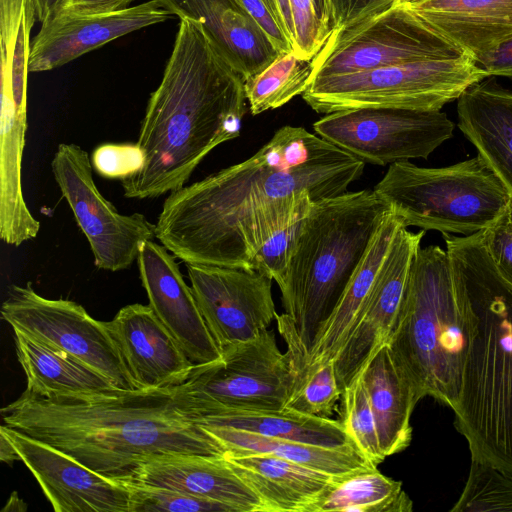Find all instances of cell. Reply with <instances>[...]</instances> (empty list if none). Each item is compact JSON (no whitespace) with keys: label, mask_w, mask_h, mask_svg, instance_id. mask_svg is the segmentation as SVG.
Segmentation results:
<instances>
[{"label":"cell","mask_w":512,"mask_h":512,"mask_svg":"<svg viewBox=\"0 0 512 512\" xmlns=\"http://www.w3.org/2000/svg\"><path fill=\"white\" fill-rule=\"evenodd\" d=\"M365 163L285 125L254 155L165 199L155 237L186 264L252 268L261 246L314 201L335 197Z\"/></svg>","instance_id":"6da1fadb"},{"label":"cell","mask_w":512,"mask_h":512,"mask_svg":"<svg viewBox=\"0 0 512 512\" xmlns=\"http://www.w3.org/2000/svg\"><path fill=\"white\" fill-rule=\"evenodd\" d=\"M1 414L5 426L120 482L131 480L141 462L157 456L224 455L180 408L172 387L59 395L25 390Z\"/></svg>","instance_id":"7a4b0ae2"},{"label":"cell","mask_w":512,"mask_h":512,"mask_svg":"<svg viewBox=\"0 0 512 512\" xmlns=\"http://www.w3.org/2000/svg\"><path fill=\"white\" fill-rule=\"evenodd\" d=\"M246 101L242 77L216 50L203 27L181 19L136 142L144 164L121 181L124 196L156 198L185 186L214 148L240 135Z\"/></svg>","instance_id":"3957f363"},{"label":"cell","mask_w":512,"mask_h":512,"mask_svg":"<svg viewBox=\"0 0 512 512\" xmlns=\"http://www.w3.org/2000/svg\"><path fill=\"white\" fill-rule=\"evenodd\" d=\"M450 265L477 316L464 367L454 425L471 458L512 475V290L499 274L480 232L442 233Z\"/></svg>","instance_id":"277c9868"},{"label":"cell","mask_w":512,"mask_h":512,"mask_svg":"<svg viewBox=\"0 0 512 512\" xmlns=\"http://www.w3.org/2000/svg\"><path fill=\"white\" fill-rule=\"evenodd\" d=\"M477 332V316L446 250L419 248L388 347L416 402L429 396L453 409Z\"/></svg>","instance_id":"5b68a950"},{"label":"cell","mask_w":512,"mask_h":512,"mask_svg":"<svg viewBox=\"0 0 512 512\" xmlns=\"http://www.w3.org/2000/svg\"><path fill=\"white\" fill-rule=\"evenodd\" d=\"M390 212L374 189L312 203L280 287L284 313L307 350Z\"/></svg>","instance_id":"8992f818"},{"label":"cell","mask_w":512,"mask_h":512,"mask_svg":"<svg viewBox=\"0 0 512 512\" xmlns=\"http://www.w3.org/2000/svg\"><path fill=\"white\" fill-rule=\"evenodd\" d=\"M374 191L403 226L464 236L491 226L512 197L478 154L441 168L392 163Z\"/></svg>","instance_id":"52a82bcc"},{"label":"cell","mask_w":512,"mask_h":512,"mask_svg":"<svg viewBox=\"0 0 512 512\" xmlns=\"http://www.w3.org/2000/svg\"><path fill=\"white\" fill-rule=\"evenodd\" d=\"M486 77L463 55L319 77L302 97L322 114L359 108L438 111Z\"/></svg>","instance_id":"ba28073f"},{"label":"cell","mask_w":512,"mask_h":512,"mask_svg":"<svg viewBox=\"0 0 512 512\" xmlns=\"http://www.w3.org/2000/svg\"><path fill=\"white\" fill-rule=\"evenodd\" d=\"M294 368L271 330L221 350L212 362L194 364L172 387L180 408L192 419L228 410H282L292 392Z\"/></svg>","instance_id":"9c48e42d"},{"label":"cell","mask_w":512,"mask_h":512,"mask_svg":"<svg viewBox=\"0 0 512 512\" xmlns=\"http://www.w3.org/2000/svg\"><path fill=\"white\" fill-rule=\"evenodd\" d=\"M465 55L403 3L331 31L311 60L313 79ZM467 56V55H466Z\"/></svg>","instance_id":"30bf717a"},{"label":"cell","mask_w":512,"mask_h":512,"mask_svg":"<svg viewBox=\"0 0 512 512\" xmlns=\"http://www.w3.org/2000/svg\"><path fill=\"white\" fill-rule=\"evenodd\" d=\"M1 317L12 329L92 368L117 389H137L107 322L94 319L80 304L45 298L28 282L11 287Z\"/></svg>","instance_id":"8fae6325"},{"label":"cell","mask_w":512,"mask_h":512,"mask_svg":"<svg viewBox=\"0 0 512 512\" xmlns=\"http://www.w3.org/2000/svg\"><path fill=\"white\" fill-rule=\"evenodd\" d=\"M313 129L364 163L385 166L427 159L452 137L454 123L441 110L359 108L325 114Z\"/></svg>","instance_id":"7c38bea8"},{"label":"cell","mask_w":512,"mask_h":512,"mask_svg":"<svg viewBox=\"0 0 512 512\" xmlns=\"http://www.w3.org/2000/svg\"><path fill=\"white\" fill-rule=\"evenodd\" d=\"M52 173L86 236L99 269H127L137 260L142 242L153 240L155 224L141 213L121 214L98 190L92 163L85 150L73 143L58 145Z\"/></svg>","instance_id":"4fadbf2b"},{"label":"cell","mask_w":512,"mask_h":512,"mask_svg":"<svg viewBox=\"0 0 512 512\" xmlns=\"http://www.w3.org/2000/svg\"><path fill=\"white\" fill-rule=\"evenodd\" d=\"M191 289L220 350L268 329L277 313L273 279L256 268L187 264Z\"/></svg>","instance_id":"5bb4252c"},{"label":"cell","mask_w":512,"mask_h":512,"mask_svg":"<svg viewBox=\"0 0 512 512\" xmlns=\"http://www.w3.org/2000/svg\"><path fill=\"white\" fill-rule=\"evenodd\" d=\"M424 234L423 229L414 233L403 225L399 228L361 319L333 359L342 393L359 377L368 361L389 344Z\"/></svg>","instance_id":"9a60e30c"},{"label":"cell","mask_w":512,"mask_h":512,"mask_svg":"<svg viewBox=\"0 0 512 512\" xmlns=\"http://www.w3.org/2000/svg\"><path fill=\"white\" fill-rule=\"evenodd\" d=\"M56 512H129L130 489L58 449L5 425L0 427Z\"/></svg>","instance_id":"2e32d148"},{"label":"cell","mask_w":512,"mask_h":512,"mask_svg":"<svg viewBox=\"0 0 512 512\" xmlns=\"http://www.w3.org/2000/svg\"><path fill=\"white\" fill-rule=\"evenodd\" d=\"M137 263L149 306L194 364L217 360L221 350L174 257L163 245L141 243Z\"/></svg>","instance_id":"e0dca14e"},{"label":"cell","mask_w":512,"mask_h":512,"mask_svg":"<svg viewBox=\"0 0 512 512\" xmlns=\"http://www.w3.org/2000/svg\"><path fill=\"white\" fill-rule=\"evenodd\" d=\"M172 16L157 0L110 13H61L41 23L30 47L29 72L60 67L112 40Z\"/></svg>","instance_id":"ac0fdd59"},{"label":"cell","mask_w":512,"mask_h":512,"mask_svg":"<svg viewBox=\"0 0 512 512\" xmlns=\"http://www.w3.org/2000/svg\"><path fill=\"white\" fill-rule=\"evenodd\" d=\"M107 324L137 389L173 387L194 365L149 305H127Z\"/></svg>","instance_id":"d6986e66"},{"label":"cell","mask_w":512,"mask_h":512,"mask_svg":"<svg viewBox=\"0 0 512 512\" xmlns=\"http://www.w3.org/2000/svg\"><path fill=\"white\" fill-rule=\"evenodd\" d=\"M157 1L180 20L198 22L216 50L244 82L262 72L280 55L237 0Z\"/></svg>","instance_id":"ffe728a7"},{"label":"cell","mask_w":512,"mask_h":512,"mask_svg":"<svg viewBox=\"0 0 512 512\" xmlns=\"http://www.w3.org/2000/svg\"><path fill=\"white\" fill-rule=\"evenodd\" d=\"M126 482L169 488L218 501L237 512H261L259 498L224 455L157 456L141 462L133 478Z\"/></svg>","instance_id":"44dd1931"},{"label":"cell","mask_w":512,"mask_h":512,"mask_svg":"<svg viewBox=\"0 0 512 512\" xmlns=\"http://www.w3.org/2000/svg\"><path fill=\"white\" fill-rule=\"evenodd\" d=\"M476 61L512 36V0H401Z\"/></svg>","instance_id":"7402d4cb"},{"label":"cell","mask_w":512,"mask_h":512,"mask_svg":"<svg viewBox=\"0 0 512 512\" xmlns=\"http://www.w3.org/2000/svg\"><path fill=\"white\" fill-rule=\"evenodd\" d=\"M457 114L461 132L512 196V91L482 80L458 98Z\"/></svg>","instance_id":"603a6c76"},{"label":"cell","mask_w":512,"mask_h":512,"mask_svg":"<svg viewBox=\"0 0 512 512\" xmlns=\"http://www.w3.org/2000/svg\"><path fill=\"white\" fill-rule=\"evenodd\" d=\"M391 211L380 224L337 306L305 352L308 365L333 360L361 319L380 269L402 226Z\"/></svg>","instance_id":"cb8c5ba5"},{"label":"cell","mask_w":512,"mask_h":512,"mask_svg":"<svg viewBox=\"0 0 512 512\" xmlns=\"http://www.w3.org/2000/svg\"><path fill=\"white\" fill-rule=\"evenodd\" d=\"M254 491L261 512H307L334 475L267 454H224Z\"/></svg>","instance_id":"d4e9b609"},{"label":"cell","mask_w":512,"mask_h":512,"mask_svg":"<svg viewBox=\"0 0 512 512\" xmlns=\"http://www.w3.org/2000/svg\"><path fill=\"white\" fill-rule=\"evenodd\" d=\"M359 377L376 420L383 457L405 450L412 439L410 419L417 402L388 345L368 361Z\"/></svg>","instance_id":"484cf974"},{"label":"cell","mask_w":512,"mask_h":512,"mask_svg":"<svg viewBox=\"0 0 512 512\" xmlns=\"http://www.w3.org/2000/svg\"><path fill=\"white\" fill-rule=\"evenodd\" d=\"M199 425L218 442L224 454L228 455L267 454L334 476L376 467L352 445L339 448L323 447L267 437L226 426Z\"/></svg>","instance_id":"4316f807"},{"label":"cell","mask_w":512,"mask_h":512,"mask_svg":"<svg viewBox=\"0 0 512 512\" xmlns=\"http://www.w3.org/2000/svg\"><path fill=\"white\" fill-rule=\"evenodd\" d=\"M27 388L40 395L91 394L117 389L107 378L68 354L13 329Z\"/></svg>","instance_id":"83f0119b"},{"label":"cell","mask_w":512,"mask_h":512,"mask_svg":"<svg viewBox=\"0 0 512 512\" xmlns=\"http://www.w3.org/2000/svg\"><path fill=\"white\" fill-rule=\"evenodd\" d=\"M199 424L216 425L305 444L339 448L355 446L342 421L282 410H228L214 416L194 419Z\"/></svg>","instance_id":"f1b7e54d"},{"label":"cell","mask_w":512,"mask_h":512,"mask_svg":"<svg viewBox=\"0 0 512 512\" xmlns=\"http://www.w3.org/2000/svg\"><path fill=\"white\" fill-rule=\"evenodd\" d=\"M413 503L402 488L377 470L363 468L333 476L307 512H411Z\"/></svg>","instance_id":"f546056e"},{"label":"cell","mask_w":512,"mask_h":512,"mask_svg":"<svg viewBox=\"0 0 512 512\" xmlns=\"http://www.w3.org/2000/svg\"><path fill=\"white\" fill-rule=\"evenodd\" d=\"M276 321L278 331L287 344L295 373L294 386L284 408L330 417L342 396L334 360L308 365L305 360L306 347L292 318L286 313L277 314Z\"/></svg>","instance_id":"4dcf8cb0"},{"label":"cell","mask_w":512,"mask_h":512,"mask_svg":"<svg viewBox=\"0 0 512 512\" xmlns=\"http://www.w3.org/2000/svg\"><path fill=\"white\" fill-rule=\"evenodd\" d=\"M312 62L293 52L280 55L262 72L244 82L245 94L253 115L279 108L307 89Z\"/></svg>","instance_id":"1f68e13d"},{"label":"cell","mask_w":512,"mask_h":512,"mask_svg":"<svg viewBox=\"0 0 512 512\" xmlns=\"http://www.w3.org/2000/svg\"><path fill=\"white\" fill-rule=\"evenodd\" d=\"M452 512H512V475L471 458L464 489Z\"/></svg>","instance_id":"d6a6232c"},{"label":"cell","mask_w":512,"mask_h":512,"mask_svg":"<svg viewBox=\"0 0 512 512\" xmlns=\"http://www.w3.org/2000/svg\"><path fill=\"white\" fill-rule=\"evenodd\" d=\"M342 397L344 428L355 447L377 467L385 458L380 448L376 420L360 377L344 389Z\"/></svg>","instance_id":"836d02e7"},{"label":"cell","mask_w":512,"mask_h":512,"mask_svg":"<svg viewBox=\"0 0 512 512\" xmlns=\"http://www.w3.org/2000/svg\"><path fill=\"white\" fill-rule=\"evenodd\" d=\"M130 489L129 512H237L233 507L177 490L124 482Z\"/></svg>","instance_id":"e575fe53"},{"label":"cell","mask_w":512,"mask_h":512,"mask_svg":"<svg viewBox=\"0 0 512 512\" xmlns=\"http://www.w3.org/2000/svg\"><path fill=\"white\" fill-rule=\"evenodd\" d=\"M309 209L296 215L270 236L252 260V268L268 274L279 288L285 281L289 262Z\"/></svg>","instance_id":"d590c367"},{"label":"cell","mask_w":512,"mask_h":512,"mask_svg":"<svg viewBox=\"0 0 512 512\" xmlns=\"http://www.w3.org/2000/svg\"><path fill=\"white\" fill-rule=\"evenodd\" d=\"M91 163L100 176L122 181L142 168L144 155L137 143H105L93 150Z\"/></svg>","instance_id":"8d00e7d4"},{"label":"cell","mask_w":512,"mask_h":512,"mask_svg":"<svg viewBox=\"0 0 512 512\" xmlns=\"http://www.w3.org/2000/svg\"><path fill=\"white\" fill-rule=\"evenodd\" d=\"M290 4L295 29L293 53L299 58L312 60L330 31L317 18L313 0H290Z\"/></svg>","instance_id":"74e56055"},{"label":"cell","mask_w":512,"mask_h":512,"mask_svg":"<svg viewBox=\"0 0 512 512\" xmlns=\"http://www.w3.org/2000/svg\"><path fill=\"white\" fill-rule=\"evenodd\" d=\"M480 234L499 274L512 290V197L501 216Z\"/></svg>","instance_id":"f35d334b"},{"label":"cell","mask_w":512,"mask_h":512,"mask_svg":"<svg viewBox=\"0 0 512 512\" xmlns=\"http://www.w3.org/2000/svg\"><path fill=\"white\" fill-rule=\"evenodd\" d=\"M270 38L280 53L293 52L291 38L278 0H237Z\"/></svg>","instance_id":"ab89813d"},{"label":"cell","mask_w":512,"mask_h":512,"mask_svg":"<svg viewBox=\"0 0 512 512\" xmlns=\"http://www.w3.org/2000/svg\"><path fill=\"white\" fill-rule=\"evenodd\" d=\"M401 0H330L331 31L358 23Z\"/></svg>","instance_id":"60d3db41"},{"label":"cell","mask_w":512,"mask_h":512,"mask_svg":"<svg viewBox=\"0 0 512 512\" xmlns=\"http://www.w3.org/2000/svg\"><path fill=\"white\" fill-rule=\"evenodd\" d=\"M475 62L488 77L503 76L512 79V36Z\"/></svg>","instance_id":"b9f144b4"},{"label":"cell","mask_w":512,"mask_h":512,"mask_svg":"<svg viewBox=\"0 0 512 512\" xmlns=\"http://www.w3.org/2000/svg\"><path fill=\"white\" fill-rule=\"evenodd\" d=\"M133 1L134 0H69L61 13L76 15L110 13L128 8Z\"/></svg>","instance_id":"7bdbcfd3"},{"label":"cell","mask_w":512,"mask_h":512,"mask_svg":"<svg viewBox=\"0 0 512 512\" xmlns=\"http://www.w3.org/2000/svg\"><path fill=\"white\" fill-rule=\"evenodd\" d=\"M36 20L43 23L59 15L66 7L69 0H31Z\"/></svg>","instance_id":"ee69618b"},{"label":"cell","mask_w":512,"mask_h":512,"mask_svg":"<svg viewBox=\"0 0 512 512\" xmlns=\"http://www.w3.org/2000/svg\"><path fill=\"white\" fill-rule=\"evenodd\" d=\"M313 5L317 18L331 33L332 15L330 0H313Z\"/></svg>","instance_id":"f6af8a7d"},{"label":"cell","mask_w":512,"mask_h":512,"mask_svg":"<svg viewBox=\"0 0 512 512\" xmlns=\"http://www.w3.org/2000/svg\"><path fill=\"white\" fill-rule=\"evenodd\" d=\"M0 459L9 465L20 460L16 449L3 433H0Z\"/></svg>","instance_id":"bcb514c9"},{"label":"cell","mask_w":512,"mask_h":512,"mask_svg":"<svg viewBox=\"0 0 512 512\" xmlns=\"http://www.w3.org/2000/svg\"><path fill=\"white\" fill-rule=\"evenodd\" d=\"M278 3H279V7L281 10L286 28H287L291 38L293 39V42H295V29H294V22H293V15H292V10H291L290 0H278Z\"/></svg>","instance_id":"7dc6e473"},{"label":"cell","mask_w":512,"mask_h":512,"mask_svg":"<svg viewBox=\"0 0 512 512\" xmlns=\"http://www.w3.org/2000/svg\"><path fill=\"white\" fill-rule=\"evenodd\" d=\"M27 510V504L18 496L16 491L12 492L6 505L1 512H25Z\"/></svg>","instance_id":"c3c4849f"}]
</instances>
